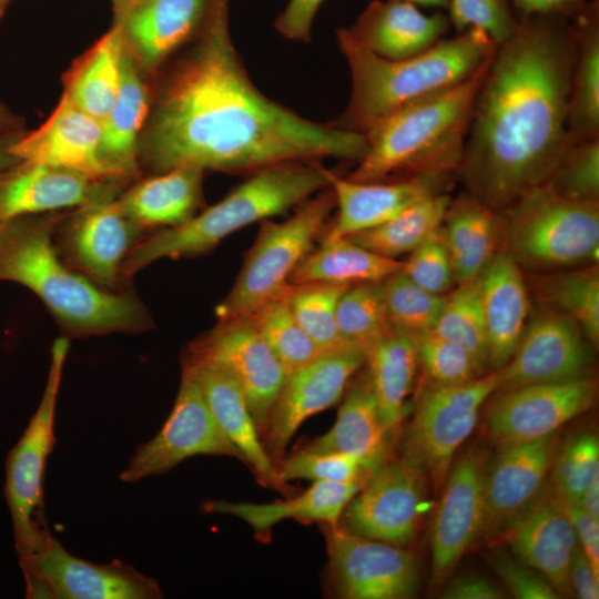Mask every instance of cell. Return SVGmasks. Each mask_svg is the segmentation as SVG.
Wrapping results in <instances>:
<instances>
[{
    "label": "cell",
    "instance_id": "50",
    "mask_svg": "<svg viewBox=\"0 0 599 599\" xmlns=\"http://www.w3.org/2000/svg\"><path fill=\"white\" fill-rule=\"evenodd\" d=\"M402 272L422 288L445 295L456 283L451 255L441 226L409 253Z\"/></svg>",
    "mask_w": 599,
    "mask_h": 599
},
{
    "label": "cell",
    "instance_id": "36",
    "mask_svg": "<svg viewBox=\"0 0 599 599\" xmlns=\"http://www.w3.org/2000/svg\"><path fill=\"white\" fill-rule=\"evenodd\" d=\"M124 51L122 32L115 23L64 77L63 93L99 122L105 118L118 94Z\"/></svg>",
    "mask_w": 599,
    "mask_h": 599
},
{
    "label": "cell",
    "instance_id": "53",
    "mask_svg": "<svg viewBox=\"0 0 599 599\" xmlns=\"http://www.w3.org/2000/svg\"><path fill=\"white\" fill-rule=\"evenodd\" d=\"M325 0H288L274 22L286 39L309 42L315 17Z\"/></svg>",
    "mask_w": 599,
    "mask_h": 599
},
{
    "label": "cell",
    "instance_id": "41",
    "mask_svg": "<svg viewBox=\"0 0 599 599\" xmlns=\"http://www.w3.org/2000/svg\"><path fill=\"white\" fill-rule=\"evenodd\" d=\"M456 285L446 296L433 333L461 346L473 358L479 374L485 375L493 370L489 367L478 278Z\"/></svg>",
    "mask_w": 599,
    "mask_h": 599
},
{
    "label": "cell",
    "instance_id": "17",
    "mask_svg": "<svg viewBox=\"0 0 599 599\" xmlns=\"http://www.w3.org/2000/svg\"><path fill=\"white\" fill-rule=\"evenodd\" d=\"M487 454L471 447L454 458L430 527V583L438 588L481 535Z\"/></svg>",
    "mask_w": 599,
    "mask_h": 599
},
{
    "label": "cell",
    "instance_id": "62",
    "mask_svg": "<svg viewBox=\"0 0 599 599\" xmlns=\"http://www.w3.org/2000/svg\"><path fill=\"white\" fill-rule=\"evenodd\" d=\"M116 12L126 6L131 0H112Z\"/></svg>",
    "mask_w": 599,
    "mask_h": 599
},
{
    "label": "cell",
    "instance_id": "32",
    "mask_svg": "<svg viewBox=\"0 0 599 599\" xmlns=\"http://www.w3.org/2000/svg\"><path fill=\"white\" fill-rule=\"evenodd\" d=\"M365 483L313 481L302 494L270 504L207 501L203 505L209 512L235 516L257 532L270 530L286 519L338 525L341 517Z\"/></svg>",
    "mask_w": 599,
    "mask_h": 599
},
{
    "label": "cell",
    "instance_id": "10",
    "mask_svg": "<svg viewBox=\"0 0 599 599\" xmlns=\"http://www.w3.org/2000/svg\"><path fill=\"white\" fill-rule=\"evenodd\" d=\"M500 385L498 370L471 382L438 386L425 383L415 400L405 457L418 465L439 493L451 463L475 429L481 408Z\"/></svg>",
    "mask_w": 599,
    "mask_h": 599
},
{
    "label": "cell",
    "instance_id": "4",
    "mask_svg": "<svg viewBox=\"0 0 599 599\" xmlns=\"http://www.w3.org/2000/svg\"><path fill=\"white\" fill-rule=\"evenodd\" d=\"M336 37L352 79L348 105L336 123L362 133L390 113L465 81L498 45L486 32L469 29L417 55L388 60L359 44L346 28Z\"/></svg>",
    "mask_w": 599,
    "mask_h": 599
},
{
    "label": "cell",
    "instance_id": "2",
    "mask_svg": "<svg viewBox=\"0 0 599 599\" xmlns=\"http://www.w3.org/2000/svg\"><path fill=\"white\" fill-rule=\"evenodd\" d=\"M576 52V20L560 17H521L497 45L456 173L465 191L491 209L502 211L546 184L570 144Z\"/></svg>",
    "mask_w": 599,
    "mask_h": 599
},
{
    "label": "cell",
    "instance_id": "48",
    "mask_svg": "<svg viewBox=\"0 0 599 599\" xmlns=\"http://www.w3.org/2000/svg\"><path fill=\"white\" fill-rule=\"evenodd\" d=\"M418 366L425 383L438 386L459 385L471 382L479 374L470 355L458 344L435 333L415 341Z\"/></svg>",
    "mask_w": 599,
    "mask_h": 599
},
{
    "label": "cell",
    "instance_id": "45",
    "mask_svg": "<svg viewBox=\"0 0 599 599\" xmlns=\"http://www.w3.org/2000/svg\"><path fill=\"white\" fill-rule=\"evenodd\" d=\"M349 285L312 283L292 285L286 293L291 311L321 352L344 345L336 324V307Z\"/></svg>",
    "mask_w": 599,
    "mask_h": 599
},
{
    "label": "cell",
    "instance_id": "31",
    "mask_svg": "<svg viewBox=\"0 0 599 599\" xmlns=\"http://www.w3.org/2000/svg\"><path fill=\"white\" fill-rule=\"evenodd\" d=\"M333 427L305 449L357 457L373 473L387 460L389 432L380 417L367 375L349 383Z\"/></svg>",
    "mask_w": 599,
    "mask_h": 599
},
{
    "label": "cell",
    "instance_id": "47",
    "mask_svg": "<svg viewBox=\"0 0 599 599\" xmlns=\"http://www.w3.org/2000/svg\"><path fill=\"white\" fill-rule=\"evenodd\" d=\"M551 490L557 496L578 501L587 487L599 477V441L585 432L569 439L556 453L551 465Z\"/></svg>",
    "mask_w": 599,
    "mask_h": 599
},
{
    "label": "cell",
    "instance_id": "54",
    "mask_svg": "<svg viewBox=\"0 0 599 599\" xmlns=\"http://www.w3.org/2000/svg\"><path fill=\"white\" fill-rule=\"evenodd\" d=\"M559 498L571 520L579 547L599 572V519L590 516L578 501Z\"/></svg>",
    "mask_w": 599,
    "mask_h": 599
},
{
    "label": "cell",
    "instance_id": "11",
    "mask_svg": "<svg viewBox=\"0 0 599 599\" xmlns=\"http://www.w3.org/2000/svg\"><path fill=\"white\" fill-rule=\"evenodd\" d=\"M31 599H158L159 583L121 560L93 564L70 554L53 536L19 561Z\"/></svg>",
    "mask_w": 599,
    "mask_h": 599
},
{
    "label": "cell",
    "instance_id": "49",
    "mask_svg": "<svg viewBox=\"0 0 599 599\" xmlns=\"http://www.w3.org/2000/svg\"><path fill=\"white\" fill-rule=\"evenodd\" d=\"M277 469L280 477L285 483L296 479L365 483L372 474L355 456L305 448L287 457Z\"/></svg>",
    "mask_w": 599,
    "mask_h": 599
},
{
    "label": "cell",
    "instance_id": "43",
    "mask_svg": "<svg viewBox=\"0 0 599 599\" xmlns=\"http://www.w3.org/2000/svg\"><path fill=\"white\" fill-rule=\"evenodd\" d=\"M285 295L267 302L248 318L288 374L322 352L294 317Z\"/></svg>",
    "mask_w": 599,
    "mask_h": 599
},
{
    "label": "cell",
    "instance_id": "59",
    "mask_svg": "<svg viewBox=\"0 0 599 599\" xmlns=\"http://www.w3.org/2000/svg\"><path fill=\"white\" fill-rule=\"evenodd\" d=\"M416 7L447 9L450 0H398Z\"/></svg>",
    "mask_w": 599,
    "mask_h": 599
},
{
    "label": "cell",
    "instance_id": "60",
    "mask_svg": "<svg viewBox=\"0 0 599 599\" xmlns=\"http://www.w3.org/2000/svg\"><path fill=\"white\" fill-rule=\"evenodd\" d=\"M8 145L6 148H0V174L3 173L2 171L12 162H19L9 153Z\"/></svg>",
    "mask_w": 599,
    "mask_h": 599
},
{
    "label": "cell",
    "instance_id": "9",
    "mask_svg": "<svg viewBox=\"0 0 599 599\" xmlns=\"http://www.w3.org/2000/svg\"><path fill=\"white\" fill-rule=\"evenodd\" d=\"M68 349V337L54 341L41 402L6 460L4 497L19 561L40 550L52 536L44 517L43 476L55 441V406Z\"/></svg>",
    "mask_w": 599,
    "mask_h": 599
},
{
    "label": "cell",
    "instance_id": "16",
    "mask_svg": "<svg viewBox=\"0 0 599 599\" xmlns=\"http://www.w3.org/2000/svg\"><path fill=\"white\" fill-rule=\"evenodd\" d=\"M426 478L423 469L405 456L386 460L346 506L342 527L405 547L414 538L423 515Z\"/></svg>",
    "mask_w": 599,
    "mask_h": 599
},
{
    "label": "cell",
    "instance_id": "37",
    "mask_svg": "<svg viewBox=\"0 0 599 599\" xmlns=\"http://www.w3.org/2000/svg\"><path fill=\"white\" fill-rule=\"evenodd\" d=\"M402 268V261L372 252L347 236L323 238L319 247L298 264L290 283L353 285L382 282Z\"/></svg>",
    "mask_w": 599,
    "mask_h": 599
},
{
    "label": "cell",
    "instance_id": "8",
    "mask_svg": "<svg viewBox=\"0 0 599 599\" xmlns=\"http://www.w3.org/2000/svg\"><path fill=\"white\" fill-rule=\"evenodd\" d=\"M334 209L335 197L328 187L302 203L287 220L262 221L232 288L215 307L217 319L248 318L267 302L284 296L292 286V274L311 252Z\"/></svg>",
    "mask_w": 599,
    "mask_h": 599
},
{
    "label": "cell",
    "instance_id": "57",
    "mask_svg": "<svg viewBox=\"0 0 599 599\" xmlns=\"http://www.w3.org/2000/svg\"><path fill=\"white\" fill-rule=\"evenodd\" d=\"M569 583L572 595L580 599L599 598V572L595 570L579 546L570 561Z\"/></svg>",
    "mask_w": 599,
    "mask_h": 599
},
{
    "label": "cell",
    "instance_id": "6",
    "mask_svg": "<svg viewBox=\"0 0 599 599\" xmlns=\"http://www.w3.org/2000/svg\"><path fill=\"white\" fill-rule=\"evenodd\" d=\"M331 172L318 161L286 162L257 170L187 222L160 229L141 240L125 257L121 276H132L161 258L205 254L231 234L281 215L328 189Z\"/></svg>",
    "mask_w": 599,
    "mask_h": 599
},
{
    "label": "cell",
    "instance_id": "20",
    "mask_svg": "<svg viewBox=\"0 0 599 599\" xmlns=\"http://www.w3.org/2000/svg\"><path fill=\"white\" fill-rule=\"evenodd\" d=\"M101 140V122L63 93L45 122L11 142L8 151L20 163L43 164L119 182L122 179L102 156Z\"/></svg>",
    "mask_w": 599,
    "mask_h": 599
},
{
    "label": "cell",
    "instance_id": "64",
    "mask_svg": "<svg viewBox=\"0 0 599 599\" xmlns=\"http://www.w3.org/2000/svg\"><path fill=\"white\" fill-rule=\"evenodd\" d=\"M9 0H0V16L2 14L4 7Z\"/></svg>",
    "mask_w": 599,
    "mask_h": 599
},
{
    "label": "cell",
    "instance_id": "34",
    "mask_svg": "<svg viewBox=\"0 0 599 599\" xmlns=\"http://www.w3.org/2000/svg\"><path fill=\"white\" fill-rule=\"evenodd\" d=\"M441 229L456 283L477 280L499 251V211L464 191L450 200Z\"/></svg>",
    "mask_w": 599,
    "mask_h": 599
},
{
    "label": "cell",
    "instance_id": "35",
    "mask_svg": "<svg viewBox=\"0 0 599 599\" xmlns=\"http://www.w3.org/2000/svg\"><path fill=\"white\" fill-rule=\"evenodd\" d=\"M365 364L380 417L392 434L404 418L406 398L415 383L418 367L415 341L390 326L366 351Z\"/></svg>",
    "mask_w": 599,
    "mask_h": 599
},
{
    "label": "cell",
    "instance_id": "30",
    "mask_svg": "<svg viewBox=\"0 0 599 599\" xmlns=\"http://www.w3.org/2000/svg\"><path fill=\"white\" fill-rule=\"evenodd\" d=\"M203 174L196 166L160 172L130 187L116 202L143 230L174 227L191 220L202 206Z\"/></svg>",
    "mask_w": 599,
    "mask_h": 599
},
{
    "label": "cell",
    "instance_id": "29",
    "mask_svg": "<svg viewBox=\"0 0 599 599\" xmlns=\"http://www.w3.org/2000/svg\"><path fill=\"white\" fill-rule=\"evenodd\" d=\"M449 27L448 17L441 12L425 14L408 2L375 0L346 29L376 55L399 60L428 50L443 39Z\"/></svg>",
    "mask_w": 599,
    "mask_h": 599
},
{
    "label": "cell",
    "instance_id": "26",
    "mask_svg": "<svg viewBox=\"0 0 599 599\" xmlns=\"http://www.w3.org/2000/svg\"><path fill=\"white\" fill-rule=\"evenodd\" d=\"M210 0H131L116 12L125 49L143 73L155 71L200 31Z\"/></svg>",
    "mask_w": 599,
    "mask_h": 599
},
{
    "label": "cell",
    "instance_id": "52",
    "mask_svg": "<svg viewBox=\"0 0 599 599\" xmlns=\"http://www.w3.org/2000/svg\"><path fill=\"white\" fill-rule=\"evenodd\" d=\"M489 561L509 592L518 599H557L561 595L538 571L504 552H494Z\"/></svg>",
    "mask_w": 599,
    "mask_h": 599
},
{
    "label": "cell",
    "instance_id": "51",
    "mask_svg": "<svg viewBox=\"0 0 599 599\" xmlns=\"http://www.w3.org/2000/svg\"><path fill=\"white\" fill-rule=\"evenodd\" d=\"M447 9L449 23L457 33L479 29L497 44L518 27L507 0H450Z\"/></svg>",
    "mask_w": 599,
    "mask_h": 599
},
{
    "label": "cell",
    "instance_id": "55",
    "mask_svg": "<svg viewBox=\"0 0 599 599\" xmlns=\"http://www.w3.org/2000/svg\"><path fill=\"white\" fill-rule=\"evenodd\" d=\"M504 591L491 580L478 575L451 579L440 593L444 599H501Z\"/></svg>",
    "mask_w": 599,
    "mask_h": 599
},
{
    "label": "cell",
    "instance_id": "33",
    "mask_svg": "<svg viewBox=\"0 0 599 599\" xmlns=\"http://www.w3.org/2000/svg\"><path fill=\"white\" fill-rule=\"evenodd\" d=\"M151 111L142 70L125 49L118 94L101 122V152L120 179L136 174L139 143Z\"/></svg>",
    "mask_w": 599,
    "mask_h": 599
},
{
    "label": "cell",
    "instance_id": "63",
    "mask_svg": "<svg viewBox=\"0 0 599 599\" xmlns=\"http://www.w3.org/2000/svg\"><path fill=\"white\" fill-rule=\"evenodd\" d=\"M8 222V221H7ZM7 222L0 223V240L6 231Z\"/></svg>",
    "mask_w": 599,
    "mask_h": 599
},
{
    "label": "cell",
    "instance_id": "25",
    "mask_svg": "<svg viewBox=\"0 0 599 599\" xmlns=\"http://www.w3.org/2000/svg\"><path fill=\"white\" fill-rule=\"evenodd\" d=\"M20 164L0 174V223L114 199L116 181L43 164Z\"/></svg>",
    "mask_w": 599,
    "mask_h": 599
},
{
    "label": "cell",
    "instance_id": "22",
    "mask_svg": "<svg viewBox=\"0 0 599 599\" xmlns=\"http://www.w3.org/2000/svg\"><path fill=\"white\" fill-rule=\"evenodd\" d=\"M557 433L499 448L488 466L481 535L496 538L540 496L557 453Z\"/></svg>",
    "mask_w": 599,
    "mask_h": 599
},
{
    "label": "cell",
    "instance_id": "38",
    "mask_svg": "<svg viewBox=\"0 0 599 599\" xmlns=\"http://www.w3.org/2000/svg\"><path fill=\"white\" fill-rule=\"evenodd\" d=\"M575 20L577 52L567 115L570 143L599 139L598 1L593 0Z\"/></svg>",
    "mask_w": 599,
    "mask_h": 599
},
{
    "label": "cell",
    "instance_id": "12",
    "mask_svg": "<svg viewBox=\"0 0 599 599\" xmlns=\"http://www.w3.org/2000/svg\"><path fill=\"white\" fill-rule=\"evenodd\" d=\"M197 455L241 460L237 449L215 420L194 375L182 367L179 392L170 415L152 439L136 447L120 479L135 483L166 473Z\"/></svg>",
    "mask_w": 599,
    "mask_h": 599
},
{
    "label": "cell",
    "instance_id": "39",
    "mask_svg": "<svg viewBox=\"0 0 599 599\" xmlns=\"http://www.w3.org/2000/svg\"><path fill=\"white\" fill-rule=\"evenodd\" d=\"M541 307L573 319L592 344L599 341V271L597 263L529 276Z\"/></svg>",
    "mask_w": 599,
    "mask_h": 599
},
{
    "label": "cell",
    "instance_id": "44",
    "mask_svg": "<svg viewBox=\"0 0 599 599\" xmlns=\"http://www.w3.org/2000/svg\"><path fill=\"white\" fill-rule=\"evenodd\" d=\"M382 287L393 328L414 341L433 333L446 295H436L422 288L402 271L382 281Z\"/></svg>",
    "mask_w": 599,
    "mask_h": 599
},
{
    "label": "cell",
    "instance_id": "40",
    "mask_svg": "<svg viewBox=\"0 0 599 599\" xmlns=\"http://www.w3.org/2000/svg\"><path fill=\"white\" fill-rule=\"evenodd\" d=\"M450 200L447 193L425 197L383 224L347 237L372 252L397 260L441 226Z\"/></svg>",
    "mask_w": 599,
    "mask_h": 599
},
{
    "label": "cell",
    "instance_id": "13",
    "mask_svg": "<svg viewBox=\"0 0 599 599\" xmlns=\"http://www.w3.org/2000/svg\"><path fill=\"white\" fill-rule=\"evenodd\" d=\"M596 393L586 376L496 392L484 406L487 435L499 448L547 437L587 412Z\"/></svg>",
    "mask_w": 599,
    "mask_h": 599
},
{
    "label": "cell",
    "instance_id": "21",
    "mask_svg": "<svg viewBox=\"0 0 599 599\" xmlns=\"http://www.w3.org/2000/svg\"><path fill=\"white\" fill-rule=\"evenodd\" d=\"M455 176L432 173L358 182L331 172L329 189L337 213L323 238L351 236L383 224L425 197L447 193Z\"/></svg>",
    "mask_w": 599,
    "mask_h": 599
},
{
    "label": "cell",
    "instance_id": "3",
    "mask_svg": "<svg viewBox=\"0 0 599 599\" xmlns=\"http://www.w3.org/2000/svg\"><path fill=\"white\" fill-rule=\"evenodd\" d=\"M55 222L57 217L7 222L0 240V281L31 290L69 335L145 329L150 316L136 297L109 292L61 262L52 242Z\"/></svg>",
    "mask_w": 599,
    "mask_h": 599
},
{
    "label": "cell",
    "instance_id": "7",
    "mask_svg": "<svg viewBox=\"0 0 599 599\" xmlns=\"http://www.w3.org/2000/svg\"><path fill=\"white\" fill-rule=\"evenodd\" d=\"M499 251L521 270L551 272L597 263L599 203L567 200L547 184L499 211Z\"/></svg>",
    "mask_w": 599,
    "mask_h": 599
},
{
    "label": "cell",
    "instance_id": "23",
    "mask_svg": "<svg viewBox=\"0 0 599 599\" xmlns=\"http://www.w3.org/2000/svg\"><path fill=\"white\" fill-rule=\"evenodd\" d=\"M79 209L63 232L64 250L87 277L110 291L119 283L123 262L143 229L114 199Z\"/></svg>",
    "mask_w": 599,
    "mask_h": 599
},
{
    "label": "cell",
    "instance_id": "1",
    "mask_svg": "<svg viewBox=\"0 0 599 599\" xmlns=\"http://www.w3.org/2000/svg\"><path fill=\"white\" fill-rule=\"evenodd\" d=\"M365 133L318 123L263 94L234 47L230 0H210L197 41L172 70L139 143L158 173L180 166L229 174L324 158L359 162Z\"/></svg>",
    "mask_w": 599,
    "mask_h": 599
},
{
    "label": "cell",
    "instance_id": "61",
    "mask_svg": "<svg viewBox=\"0 0 599 599\" xmlns=\"http://www.w3.org/2000/svg\"><path fill=\"white\" fill-rule=\"evenodd\" d=\"M8 122L9 120L7 118V114L4 110L2 109V106L0 105V130H2L8 124Z\"/></svg>",
    "mask_w": 599,
    "mask_h": 599
},
{
    "label": "cell",
    "instance_id": "19",
    "mask_svg": "<svg viewBox=\"0 0 599 599\" xmlns=\"http://www.w3.org/2000/svg\"><path fill=\"white\" fill-rule=\"evenodd\" d=\"M540 308L528 318L508 363L498 369L500 385L497 392L585 377L588 339L581 327L566 315Z\"/></svg>",
    "mask_w": 599,
    "mask_h": 599
},
{
    "label": "cell",
    "instance_id": "42",
    "mask_svg": "<svg viewBox=\"0 0 599 599\" xmlns=\"http://www.w3.org/2000/svg\"><path fill=\"white\" fill-rule=\"evenodd\" d=\"M336 324L343 344L366 352L390 328L382 282L349 285L338 300Z\"/></svg>",
    "mask_w": 599,
    "mask_h": 599
},
{
    "label": "cell",
    "instance_id": "27",
    "mask_svg": "<svg viewBox=\"0 0 599 599\" xmlns=\"http://www.w3.org/2000/svg\"><path fill=\"white\" fill-rule=\"evenodd\" d=\"M182 367L194 375L215 420L237 449L241 460L264 486L286 493L288 485L280 477L274 460L262 444L254 417L234 379L222 368L203 361L184 357Z\"/></svg>",
    "mask_w": 599,
    "mask_h": 599
},
{
    "label": "cell",
    "instance_id": "58",
    "mask_svg": "<svg viewBox=\"0 0 599 599\" xmlns=\"http://www.w3.org/2000/svg\"><path fill=\"white\" fill-rule=\"evenodd\" d=\"M578 502L590 516L599 519V477L587 487Z\"/></svg>",
    "mask_w": 599,
    "mask_h": 599
},
{
    "label": "cell",
    "instance_id": "56",
    "mask_svg": "<svg viewBox=\"0 0 599 599\" xmlns=\"http://www.w3.org/2000/svg\"><path fill=\"white\" fill-rule=\"evenodd\" d=\"M521 17L575 18L593 0H507Z\"/></svg>",
    "mask_w": 599,
    "mask_h": 599
},
{
    "label": "cell",
    "instance_id": "28",
    "mask_svg": "<svg viewBox=\"0 0 599 599\" xmlns=\"http://www.w3.org/2000/svg\"><path fill=\"white\" fill-rule=\"evenodd\" d=\"M490 370L512 356L529 318V294L522 270L498 251L478 277Z\"/></svg>",
    "mask_w": 599,
    "mask_h": 599
},
{
    "label": "cell",
    "instance_id": "46",
    "mask_svg": "<svg viewBox=\"0 0 599 599\" xmlns=\"http://www.w3.org/2000/svg\"><path fill=\"white\" fill-rule=\"evenodd\" d=\"M546 184L567 200L599 203V139L570 143Z\"/></svg>",
    "mask_w": 599,
    "mask_h": 599
},
{
    "label": "cell",
    "instance_id": "18",
    "mask_svg": "<svg viewBox=\"0 0 599 599\" xmlns=\"http://www.w3.org/2000/svg\"><path fill=\"white\" fill-rule=\"evenodd\" d=\"M365 361L363 348L344 344L322 352L308 364L287 374L264 432L265 448L273 460L282 457L307 418L342 399Z\"/></svg>",
    "mask_w": 599,
    "mask_h": 599
},
{
    "label": "cell",
    "instance_id": "14",
    "mask_svg": "<svg viewBox=\"0 0 599 599\" xmlns=\"http://www.w3.org/2000/svg\"><path fill=\"white\" fill-rule=\"evenodd\" d=\"M329 572L337 593L347 599H407L416 595L419 569L404 549L325 525Z\"/></svg>",
    "mask_w": 599,
    "mask_h": 599
},
{
    "label": "cell",
    "instance_id": "5",
    "mask_svg": "<svg viewBox=\"0 0 599 599\" xmlns=\"http://www.w3.org/2000/svg\"><path fill=\"white\" fill-rule=\"evenodd\" d=\"M493 55L459 84L408 104L375 123L365 133L366 154L347 177L374 182L432 173L456 174L475 100Z\"/></svg>",
    "mask_w": 599,
    "mask_h": 599
},
{
    "label": "cell",
    "instance_id": "24",
    "mask_svg": "<svg viewBox=\"0 0 599 599\" xmlns=\"http://www.w3.org/2000/svg\"><path fill=\"white\" fill-rule=\"evenodd\" d=\"M519 561L541 573L560 595H572L569 567L578 540L569 516L550 489L500 535Z\"/></svg>",
    "mask_w": 599,
    "mask_h": 599
},
{
    "label": "cell",
    "instance_id": "15",
    "mask_svg": "<svg viewBox=\"0 0 599 599\" xmlns=\"http://www.w3.org/2000/svg\"><path fill=\"white\" fill-rule=\"evenodd\" d=\"M185 357L226 372L242 390L260 433L265 432L287 372L250 318L219 321Z\"/></svg>",
    "mask_w": 599,
    "mask_h": 599
}]
</instances>
